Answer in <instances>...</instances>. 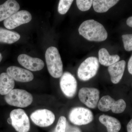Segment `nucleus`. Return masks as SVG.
<instances>
[{
	"label": "nucleus",
	"mask_w": 132,
	"mask_h": 132,
	"mask_svg": "<svg viewBox=\"0 0 132 132\" xmlns=\"http://www.w3.org/2000/svg\"><path fill=\"white\" fill-rule=\"evenodd\" d=\"M79 32L80 35L90 41H103L108 36L103 25L94 20L83 22L79 28Z\"/></svg>",
	"instance_id": "nucleus-1"
},
{
	"label": "nucleus",
	"mask_w": 132,
	"mask_h": 132,
	"mask_svg": "<svg viewBox=\"0 0 132 132\" xmlns=\"http://www.w3.org/2000/svg\"><path fill=\"white\" fill-rule=\"evenodd\" d=\"M45 59L48 72L52 77L59 78L63 74V64L57 48L50 47L45 53Z\"/></svg>",
	"instance_id": "nucleus-2"
},
{
	"label": "nucleus",
	"mask_w": 132,
	"mask_h": 132,
	"mask_svg": "<svg viewBox=\"0 0 132 132\" xmlns=\"http://www.w3.org/2000/svg\"><path fill=\"white\" fill-rule=\"evenodd\" d=\"M5 100L10 105L24 108L32 104L33 98L32 95L26 90L15 89L5 95Z\"/></svg>",
	"instance_id": "nucleus-3"
},
{
	"label": "nucleus",
	"mask_w": 132,
	"mask_h": 132,
	"mask_svg": "<svg viewBox=\"0 0 132 132\" xmlns=\"http://www.w3.org/2000/svg\"><path fill=\"white\" fill-rule=\"evenodd\" d=\"M99 68V62L97 57H88L79 67L78 70V78L83 81L89 80L96 75Z\"/></svg>",
	"instance_id": "nucleus-4"
},
{
	"label": "nucleus",
	"mask_w": 132,
	"mask_h": 132,
	"mask_svg": "<svg viewBox=\"0 0 132 132\" xmlns=\"http://www.w3.org/2000/svg\"><path fill=\"white\" fill-rule=\"evenodd\" d=\"M97 106L99 110L102 112H108L111 110L113 113L119 114L125 111L126 104L123 99L115 101L111 96L107 95L102 97Z\"/></svg>",
	"instance_id": "nucleus-5"
},
{
	"label": "nucleus",
	"mask_w": 132,
	"mask_h": 132,
	"mask_svg": "<svg viewBox=\"0 0 132 132\" xmlns=\"http://www.w3.org/2000/svg\"><path fill=\"white\" fill-rule=\"evenodd\" d=\"M68 117L71 123L77 126L87 125L92 122L94 119L92 111L82 107L72 109L69 112Z\"/></svg>",
	"instance_id": "nucleus-6"
},
{
	"label": "nucleus",
	"mask_w": 132,
	"mask_h": 132,
	"mask_svg": "<svg viewBox=\"0 0 132 132\" xmlns=\"http://www.w3.org/2000/svg\"><path fill=\"white\" fill-rule=\"evenodd\" d=\"M10 118L12 126L18 132H28L30 128V121L28 115L24 110L21 109L11 111Z\"/></svg>",
	"instance_id": "nucleus-7"
},
{
	"label": "nucleus",
	"mask_w": 132,
	"mask_h": 132,
	"mask_svg": "<svg viewBox=\"0 0 132 132\" xmlns=\"http://www.w3.org/2000/svg\"><path fill=\"white\" fill-rule=\"evenodd\" d=\"M100 91L94 88L82 87L79 91L80 100L89 108L95 109L98 106L100 98Z\"/></svg>",
	"instance_id": "nucleus-8"
},
{
	"label": "nucleus",
	"mask_w": 132,
	"mask_h": 132,
	"mask_svg": "<svg viewBox=\"0 0 132 132\" xmlns=\"http://www.w3.org/2000/svg\"><path fill=\"white\" fill-rule=\"evenodd\" d=\"M31 120L40 127H47L52 125L55 120L54 113L47 109H40L32 113L30 115Z\"/></svg>",
	"instance_id": "nucleus-9"
},
{
	"label": "nucleus",
	"mask_w": 132,
	"mask_h": 132,
	"mask_svg": "<svg viewBox=\"0 0 132 132\" xmlns=\"http://www.w3.org/2000/svg\"><path fill=\"white\" fill-rule=\"evenodd\" d=\"M60 86L65 96L69 98L74 97L77 92V82L72 75L68 72L62 74L60 80Z\"/></svg>",
	"instance_id": "nucleus-10"
},
{
	"label": "nucleus",
	"mask_w": 132,
	"mask_h": 132,
	"mask_svg": "<svg viewBox=\"0 0 132 132\" xmlns=\"http://www.w3.org/2000/svg\"><path fill=\"white\" fill-rule=\"evenodd\" d=\"M31 14L27 10H22L12 15L4 21V26L9 29H12L22 24L28 23L32 20Z\"/></svg>",
	"instance_id": "nucleus-11"
},
{
	"label": "nucleus",
	"mask_w": 132,
	"mask_h": 132,
	"mask_svg": "<svg viewBox=\"0 0 132 132\" xmlns=\"http://www.w3.org/2000/svg\"><path fill=\"white\" fill-rule=\"evenodd\" d=\"M18 61L21 65L32 71H40L45 66L42 60L38 58H33L26 54L19 55Z\"/></svg>",
	"instance_id": "nucleus-12"
},
{
	"label": "nucleus",
	"mask_w": 132,
	"mask_h": 132,
	"mask_svg": "<svg viewBox=\"0 0 132 132\" xmlns=\"http://www.w3.org/2000/svg\"><path fill=\"white\" fill-rule=\"evenodd\" d=\"M7 73L14 80L19 82H29L34 78V75L30 71L16 66H10L8 68Z\"/></svg>",
	"instance_id": "nucleus-13"
},
{
	"label": "nucleus",
	"mask_w": 132,
	"mask_h": 132,
	"mask_svg": "<svg viewBox=\"0 0 132 132\" xmlns=\"http://www.w3.org/2000/svg\"><path fill=\"white\" fill-rule=\"evenodd\" d=\"M20 9L19 3L15 0H8L0 5V22L18 12Z\"/></svg>",
	"instance_id": "nucleus-14"
},
{
	"label": "nucleus",
	"mask_w": 132,
	"mask_h": 132,
	"mask_svg": "<svg viewBox=\"0 0 132 132\" xmlns=\"http://www.w3.org/2000/svg\"><path fill=\"white\" fill-rule=\"evenodd\" d=\"M126 65V61L123 60L109 67V73L111 76V81L113 84H118L122 79Z\"/></svg>",
	"instance_id": "nucleus-15"
},
{
	"label": "nucleus",
	"mask_w": 132,
	"mask_h": 132,
	"mask_svg": "<svg viewBox=\"0 0 132 132\" xmlns=\"http://www.w3.org/2000/svg\"><path fill=\"white\" fill-rule=\"evenodd\" d=\"M99 120L106 127L108 132H119L121 128L119 121L112 116L102 114L99 117Z\"/></svg>",
	"instance_id": "nucleus-16"
},
{
	"label": "nucleus",
	"mask_w": 132,
	"mask_h": 132,
	"mask_svg": "<svg viewBox=\"0 0 132 132\" xmlns=\"http://www.w3.org/2000/svg\"><path fill=\"white\" fill-rule=\"evenodd\" d=\"M14 80L7 73L3 72L0 75V94L6 95L13 89Z\"/></svg>",
	"instance_id": "nucleus-17"
},
{
	"label": "nucleus",
	"mask_w": 132,
	"mask_h": 132,
	"mask_svg": "<svg viewBox=\"0 0 132 132\" xmlns=\"http://www.w3.org/2000/svg\"><path fill=\"white\" fill-rule=\"evenodd\" d=\"M99 62L102 65L109 67L119 61L120 57L118 55H111L105 48H101L98 52Z\"/></svg>",
	"instance_id": "nucleus-18"
},
{
	"label": "nucleus",
	"mask_w": 132,
	"mask_h": 132,
	"mask_svg": "<svg viewBox=\"0 0 132 132\" xmlns=\"http://www.w3.org/2000/svg\"><path fill=\"white\" fill-rule=\"evenodd\" d=\"M20 38V35L18 33L0 28V42L12 44L19 40Z\"/></svg>",
	"instance_id": "nucleus-19"
},
{
	"label": "nucleus",
	"mask_w": 132,
	"mask_h": 132,
	"mask_svg": "<svg viewBox=\"0 0 132 132\" xmlns=\"http://www.w3.org/2000/svg\"><path fill=\"white\" fill-rule=\"evenodd\" d=\"M119 2L117 0H94L93 1V7L95 11L97 13H105Z\"/></svg>",
	"instance_id": "nucleus-20"
},
{
	"label": "nucleus",
	"mask_w": 132,
	"mask_h": 132,
	"mask_svg": "<svg viewBox=\"0 0 132 132\" xmlns=\"http://www.w3.org/2000/svg\"><path fill=\"white\" fill-rule=\"evenodd\" d=\"M73 0H60L58 6V12L61 14H65L71 7Z\"/></svg>",
	"instance_id": "nucleus-21"
},
{
	"label": "nucleus",
	"mask_w": 132,
	"mask_h": 132,
	"mask_svg": "<svg viewBox=\"0 0 132 132\" xmlns=\"http://www.w3.org/2000/svg\"><path fill=\"white\" fill-rule=\"evenodd\" d=\"M93 1L90 0H77L76 1L77 6L80 10L82 12L89 10L93 4Z\"/></svg>",
	"instance_id": "nucleus-22"
},
{
	"label": "nucleus",
	"mask_w": 132,
	"mask_h": 132,
	"mask_svg": "<svg viewBox=\"0 0 132 132\" xmlns=\"http://www.w3.org/2000/svg\"><path fill=\"white\" fill-rule=\"evenodd\" d=\"M67 119L64 116L59 118L56 127L52 132H65L67 126Z\"/></svg>",
	"instance_id": "nucleus-23"
},
{
	"label": "nucleus",
	"mask_w": 132,
	"mask_h": 132,
	"mask_svg": "<svg viewBox=\"0 0 132 132\" xmlns=\"http://www.w3.org/2000/svg\"><path fill=\"white\" fill-rule=\"evenodd\" d=\"M122 38L125 50L128 52L132 51V34L123 35Z\"/></svg>",
	"instance_id": "nucleus-24"
},
{
	"label": "nucleus",
	"mask_w": 132,
	"mask_h": 132,
	"mask_svg": "<svg viewBox=\"0 0 132 132\" xmlns=\"http://www.w3.org/2000/svg\"><path fill=\"white\" fill-rule=\"evenodd\" d=\"M65 132H81V131L79 128L71 126L69 125L68 122H67Z\"/></svg>",
	"instance_id": "nucleus-25"
},
{
	"label": "nucleus",
	"mask_w": 132,
	"mask_h": 132,
	"mask_svg": "<svg viewBox=\"0 0 132 132\" xmlns=\"http://www.w3.org/2000/svg\"><path fill=\"white\" fill-rule=\"evenodd\" d=\"M128 69L129 73L132 75V55L128 62Z\"/></svg>",
	"instance_id": "nucleus-26"
},
{
	"label": "nucleus",
	"mask_w": 132,
	"mask_h": 132,
	"mask_svg": "<svg viewBox=\"0 0 132 132\" xmlns=\"http://www.w3.org/2000/svg\"><path fill=\"white\" fill-rule=\"evenodd\" d=\"M127 132H132V119L128 123L127 126Z\"/></svg>",
	"instance_id": "nucleus-27"
},
{
	"label": "nucleus",
	"mask_w": 132,
	"mask_h": 132,
	"mask_svg": "<svg viewBox=\"0 0 132 132\" xmlns=\"http://www.w3.org/2000/svg\"><path fill=\"white\" fill-rule=\"evenodd\" d=\"M126 23L129 27L132 28V16H130L127 19Z\"/></svg>",
	"instance_id": "nucleus-28"
},
{
	"label": "nucleus",
	"mask_w": 132,
	"mask_h": 132,
	"mask_svg": "<svg viewBox=\"0 0 132 132\" xmlns=\"http://www.w3.org/2000/svg\"><path fill=\"white\" fill-rule=\"evenodd\" d=\"M7 122L9 124H10V125H12V119H11V118H10V117L8 119Z\"/></svg>",
	"instance_id": "nucleus-29"
},
{
	"label": "nucleus",
	"mask_w": 132,
	"mask_h": 132,
	"mask_svg": "<svg viewBox=\"0 0 132 132\" xmlns=\"http://www.w3.org/2000/svg\"><path fill=\"white\" fill-rule=\"evenodd\" d=\"M3 58L2 55L1 53H0V62L2 60Z\"/></svg>",
	"instance_id": "nucleus-30"
}]
</instances>
